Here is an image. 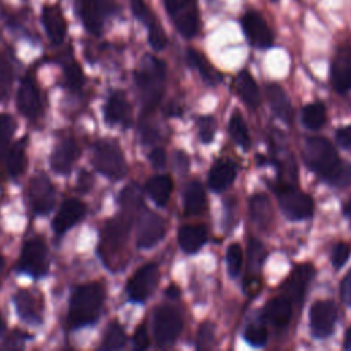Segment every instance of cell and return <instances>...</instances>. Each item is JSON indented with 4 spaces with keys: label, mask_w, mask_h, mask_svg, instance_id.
Here are the masks:
<instances>
[{
    "label": "cell",
    "mask_w": 351,
    "mask_h": 351,
    "mask_svg": "<svg viewBox=\"0 0 351 351\" xmlns=\"http://www.w3.org/2000/svg\"><path fill=\"white\" fill-rule=\"evenodd\" d=\"M165 10L178 33L192 38L200 29L199 8L196 0H163Z\"/></svg>",
    "instance_id": "7"
},
{
    "label": "cell",
    "mask_w": 351,
    "mask_h": 351,
    "mask_svg": "<svg viewBox=\"0 0 351 351\" xmlns=\"http://www.w3.org/2000/svg\"><path fill=\"white\" fill-rule=\"evenodd\" d=\"M92 163L95 169L111 180H121L128 173V165L122 149L115 140H99L93 145Z\"/></svg>",
    "instance_id": "6"
},
{
    "label": "cell",
    "mask_w": 351,
    "mask_h": 351,
    "mask_svg": "<svg viewBox=\"0 0 351 351\" xmlns=\"http://www.w3.org/2000/svg\"><path fill=\"white\" fill-rule=\"evenodd\" d=\"M140 200L141 199L138 191L134 188V185H130L126 189H123V192L119 196V202L123 206V211L118 217L108 221L103 229L100 254L106 265L111 269H115L121 255L123 254V250L128 243L132 215Z\"/></svg>",
    "instance_id": "2"
},
{
    "label": "cell",
    "mask_w": 351,
    "mask_h": 351,
    "mask_svg": "<svg viewBox=\"0 0 351 351\" xmlns=\"http://www.w3.org/2000/svg\"><path fill=\"white\" fill-rule=\"evenodd\" d=\"M350 256V245L343 243V241H339L335 244V247L332 248V252H330V262L333 265V267L336 270L341 269L344 266V263L347 262Z\"/></svg>",
    "instance_id": "45"
},
{
    "label": "cell",
    "mask_w": 351,
    "mask_h": 351,
    "mask_svg": "<svg viewBox=\"0 0 351 351\" xmlns=\"http://www.w3.org/2000/svg\"><path fill=\"white\" fill-rule=\"evenodd\" d=\"M14 303L21 319L27 324H40L43 314L41 296L29 289H21L14 295Z\"/></svg>",
    "instance_id": "20"
},
{
    "label": "cell",
    "mask_w": 351,
    "mask_h": 351,
    "mask_svg": "<svg viewBox=\"0 0 351 351\" xmlns=\"http://www.w3.org/2000/svg\"><path fill=\"white\" fill-rule=\"evenodd\" d=\"M104 302V289L97 282H89L74 288L69 307V326L78 329L97 321Z\"/></svg>",
    "instance_id": "4"
},
{
    "label": "cell",
    "mask_w": 351,
    "mask_h": 351,
    "mask_svg": "<svg viewBox=\"0 0 351 351\" xmlns=\"http://www.w3.org/2000/svg\"><path fill=\"white\" fill-rule=\"evenodd\" d=\"M336 141L343 149L351 152V125L339 128L336 130Z\"/></svg>",
    "instance_id": "48"
},
{
    "label": "cell",
    "mask_w": 351,
    "mask_h": 351,
    "mask_svg": "<svg viewBox=\"0 0 351 351\" xmlns=\"http://www.w3.org/2000/svg\"><path fill=\"white\" fill-rule=\"evenodd\" d=\"M229 136L232 137V140L241 147L243 149H248L251 145V137L248 133V128L245 125V121L243 118V115L236 110L233 111V114L229 118Z\"/></svg>",
    "instance_id": "35"
},
{
    "label": "cell",
    "mask_w": 351,
    "mask_h": 351,
    "mask_svg": "<svg viewBox=\"0 0 351 351\" xmlns=\"http://www.w3.org/2000/svg\"><path fill=\"white\" fill-rule=\"evenodd\" d=\"M310 332L315 339H326L333 333L337 307L333 300H315L308 311Z\"/></svg>",
    "instance_id": "11"
},
{
    "label": "cell",
    "mask_w": 351,
    "mask_h": 351,
    "mask_svg": "<svg viewBox=\"0 0 351 351\" xmlns=\"http://www.w3.org/2000/svg\"><path fill=\"white\" fill-rule=\"evenodd\" d=\"M343 350L351 351V325L348 326L346 336H344V341H343Z\"/></svg>",
    "instance_id": "51"
},
{
    "label": "cell",
    "mask_w": 351,
    "mask_h": 351,
    "mask_svg": "<svg viewBox=\"0 0 351 351\" xmlns=\"http://www.w3.org/2000/svg\"><path fill=\"white\" fill-rule=\"evenodd\" d=\"M29 203L38 215L48 214L55 204V188L45 174H36L27 186Z\"/></svg>",
    "instance_id": "15"
},
{
    "label": "cell",
    "mask_w": 351,
    "mask_h": 351,
    "mask_svg": "<svg viewBox=\"0 0 351 351\" xmlns=\"http://www.w3.org/2000/svg\"><path fill=\"white\" fill-rule=\"evenodd\" d=\"M26 167V138L14 144L7 155V173L11 177H18Z\"/></svg>",
    "instance_id": "37"
},
{
    "label": "cell",
    "mask_w": 351,
    "mask_h": 351,
    "mask_svg": "<svg viewBox=\"0 0 351 351\" xmlns=\"http://www.w3.org/2000/svg\"><path fill=\"white\" fill-rule=\"evenodd\" d=\"M126 344V333L122 328V325L117 321H112L103 336V350H119L123 348Z\"/></svg>",
    "instance_id": "38"
},
{
    "label": "cell",
    "mask_w": 351,
    "mask_h": 351,
    "mask_svg": "<svg viewBox=\"0 0 351 351\" xmlns=\"http://www.w3.org/2000/svg\"><path fill=\"white\" fill-rule=\"evenodd\" d=\"M104 119L110 125L128 126L132 121V108L123 92H114L104 106Z\"/></svg>",
    "instance_id": "25"
},
{
    "label": "cell",
    "mask_w": 351,
    "mask_h": 351,
    "mask_svg": "<svg viewBox=\"0 0 351 351\" xmlns=\"http://www.w3.org/2000/svg\"><path fill=\"white\" fill-rule=\"evenodd\" d=\"M41 23L52 44H60L67 32V23L58 5H44L41 10Z\"/></svg>",
    "instance_id": "23"
},
{
    "label": "cell",
    "mask_w": 351,
    "mask_h": 351,
    "mask_svg": "<svg viewBox=\"0 0 351 351\" xmlns=\"http://www.w3.org/2000/svg\"><path fill=\"white\" fill-rule=\"evenodd\" d=\"M271 1H277V0H271Z\"/></svg>",
    "instance_id": "55"
},
{
    "label": "cell",
    "mask_w": 351,
    "mask_h": 351,
    "mask_svg": "<svg viewBox=\"0 0 351 351\" xmlns=\"http://www.w3.org/2000/svg\"><path fill=\"white\" fill-rule=\"evenodd\" d=\"M197 126H199V137H200L202 143H204V144L211 143V140L215 134V129H217L215 119L210 115L200 117L197 121Z\"/></svg>",
    "instance_id": "44"
},
{
    "label": "cell",
    "mask_w": 351,
    "mask_h": 351,
    "mask_svg": "<svg viewBox=\"0 0 351 351\" xmlns=\"http://www.w3.org/2000/svg\"><path fill=\"white\" fill-rule=\"evenodd\" d=\"M159 267L155 263H145L138 267L126 284V292L133 302H145L159 281Z\"/></svg>",
    "instance_id": "10"
},
{
    "label": "cell",
    "mask_w": 351,
    "mask_h": 351,
    "mask_svg": "<svg viewBox=\"0 0 351 351\" xmlns=\"http://www.w3.org/2000/svg\"><path fill=\"white\" fill-rule=\"evenodd\" d=\"M134 78L138 88L144 112L154 111L158 107L165 92V62L154 55H145L134 73Z\"/></svg>",
    "instance_id": "3"
},
{
    "label": "cell",
    "mask_w": 351,
    "mask_h": 351,
    "mask_svg": "<svg viewBox=\"0 0 351 351\" xmlns=\"http://www.w3.org/2000/svg\"><path fill=\"white\" fill-rule=\"evenodd\" d=\"M149 162L155 169H163L166 165V154L162 148H155L149 154Z\"/></svg>",
    "instance_id": "50"
},
{
    "label": "cell",
    "mask_w": 351,
    "mask_h": 351,
    "mask_svg": "<svg viewBox=\"0 0 351 351\" xmlns=\"http://www.w3.org/2000/svg\"><path fill=\"white\" fill-rule=\"evenodd\" d=\"M64 75H66V81H67L69 86L73 89H78L84 84L82 70H81L80 64L74 60H70L66 63Z\"/></svg>",
    "instance_id": "43"
},
{
    "label": "cell",
    "mask_w": 351,
    "mask_h": 351,
    "mask_svg": "<svg viewBox=\"0 0 351 351\" xmlns=\"http://www.w3.org/2000/svg\"><path fill=\"white\" fill-rule=\"evenodd\" d=\"M48 269L49 261L45 241L41 237L26 240L16 262V270L32 277H43L47 274Z\"/></svg>",
    "instance_id": "8"
},
{
    "label": "cell",
    "mask_w": 351,
    "mask_h": 351,
    "mask_svg": "<svg viewBox=\"0 0 351 351\" xmlns=\"http://www.w3.org/2000/svg\"><path fill=\"white\" fill-rule=\"evenodd\" d=\"M85 204L78 199H67L60 206L52 221V228L56 234H63L74 226L85 215Z\"/></svg>",
    "instance_id": "22"
},
{
    "label": "cell",
    "mask_w": 351,
    "mask_h": 351,
    "mask_svg": "<svg viewBox=\"0 0 351 351\" xmlns=\"http://www.w3.org/2000/svg\"><path fill=\"white\" fill-rule=\"evenodd\" d=\"M240 22L244 36L252 47L265 49L273 45V33L261 12L255 10H248L243 14Z\"/></svg>",
    "instance_id": "12"
},
{
    "label": "cell",
    "mask_w": 351,
    "mask_h": 351,
    "mask_svg": "<svg viewBox=\"0 0 351 351\" xmlns=\"http://www.w3.org/2000/svg\"><path fill=\"white\" fill-rule=\"evenodd\" d=\"M243 339L252 347H263L267 341V329L259 322H250L243 330Z\"/></svg>",
    "instance_id": "39"
},
{
    "label": "cell",
    "mask_w": 351,
    "mask_h": 351,
    "mask_svg": "<svg viewBox=\"0 0 351 351\" xmlns=\"http://www.w3.org/2000/svg\"><path fill=\"white\" fill-rule=\"evenodd\" d=\"M214 336H215V326L210 321L203 322L199 328V332H197L196 347L199 350L210 348L214 343Z\"/></svg>",
    "instance_id": "42"
},
{
    "label": "cell",
    "mask_w": 351,
    "mask_h": 351,
    "mask_svg": "<svg viewBox=\"0 0 351 351\" xmlns=\"http://www.w3.org/2000/svg\"><path fill=\"white\" fill-rule=\"evenodd\" d=\"M182 329L180 311L169 304L158 307L154 313V337L158 346L167 347L173 344Z\"/></svg>",
    "instance_id": "9"
},
{
    "label": "cell",
    "mask_w": 351,
    "mask_h": 351,
    "mask_svg": "<svg viewBox=\"0 0 351 351\" xmlns=\"http://www.w3.org/2000/svg\"><path fill=\"white\" fill-rule=\"evenodd\" d=\"M234 89L240 100L250 108H255L261 103V92L254 77L247 71L241 70L234 80Z\"/></svg>",
    "instance_id": "30"
},
{
    "label": "cell",
    "mask_w": 351,
    "mask_h": 351,
    "mask_svg": "<svg viewBox=\"0 0 351 351\" xmlns=\"http://www.w3.org/2000/svg\"><path fill=\"white\" fill-rule=\"evenodd\" d=\"M315 274V267L311 263H300L289 273L285 281L280 285V291L292 303L302 304L304 295L308 289V284Z\"/></svg>",
    "instance_id": "14"
},
{
    "label": "cell",
    "mask_w": 351,
    "mask_h": 351,
    "mask_svg": "<svg viewBox=\"0 0 351 351\" xmlns=\"http://www.w3.org/2000/svg\"><path fill=\"white\" fill-rule=\"evenodd\" d=\"M145 191L156 206L165 207L173 192V180L165 174L154 176L147 181Z\"/></svg>",
    "instance_id": "32"
},
{
    "label": "cell",
    "mask_w": 351,
    "mask_h": 351,
    "mask_svg": "<svg viewBox=\"0 0 351 351\" xmlns=\"http://www.w3.org/2000/svg\"><path fill=\"white\" fill-rule=\"evenodd\" d=\"M11 78H12L11 66L8 60L3 56V53H0V88L7 89V86L11 82Z\"/></svg>",
    "instance_id": "46"
},
{
    "label": "cell",
    "mask_w": 351,
    "mask_h": 351,
    "mask_svg": "<svg viewBox=\"0 0 351 351\" xmlns=\"http://www.w3.org/2000/svg\"><path fill=\"white\" fill-rule=\"evenodd\" d=\"M303 159L306 166L329 186L346 188L351 185V162L343 160L328 138L307 137L303 145Z\"/></svg>",
    "instance_id": "1"
},
{
    "label": "cell",
    "mask_w": 351,
    "mask_h": 351,
    "mask_svg": "<svg viewBox=\"0 0 351 351\" xmlns=\"http://www.w3.org/2000/svg\"><path fill=\"white\" fill-rule=\"evenodd\" d=\"M78 11L85 29L92 34H100L108 14L106 0H81Z\"/></svg>",
    "instance_id": "19"
},
{
    "label": "cell",
    "mask_w": 351,
    "mask_h": 351,
    "mask_svg": "<svg viewBox=\"0 0 351 351\" xmlns=\"http://www.w3.org/2000/svg\"><path fill=\"white\" fill-rule=\"evenodd\" d=\"M265 93L273 114L282 122L291 123L293 119V110L282 88L278 84H269Z\"/></svg>",
    "instance_id": "26"
},
{
    "label": "cell",
    "mask_w": 351,
    "mask_h": 351,
    "mask_svg": "<svg viewBox=\"0 0 351 351\" xmlns=\"http://www.w3.org/2000/svg\"><path fill=\"white\" fill-rule=\"evenodd\" d=\"M14 129H15L14 119L7 114H0V160L3 159L8 148Z\"/></svg>",
    "instance_id": "41"
},
{
    "label": "cell",
    "mask_w": 351,
    "mask_h": 351,
    "mask_svg": "<svg viewBox=\"0 0 351 351\" xmlns=\"http://www.w3.org/2000/svg\"><path fill=\"white\" fill-rule=\"evenodd\" d=\"M130 8L136 19H138L145 26L151 47L155 51H162L167 44V38L160 22L156 19L152 10L144 0H130Z\"/></svg>",
    "instance_id": "17"
},
{
    "label": "cell",
    "mask_w": 351,
    "mask_h": 351,
    "mask_svg": "<svg viewBox=\"0 0 351 351\" xmlns=\"http://www.w3.org/2000/svg\"><path fill=\"white\" fill-rule=\"evenodd\" d=\"M149 346V337H148V332L145 329V326L141 324L133 336V347L136 350H145Z\"/></svg>",
    "instance_id": "47"
},
{
    "label": "cell",
    "mask_w": 351,
    "mask_h": 351,
    "mask_svg": "<svg viewBox=\"0 0 351 351\" xmlns=\"http://www.w3.org/2000/svg\"><path fill=\"white\" fill-rule=\"evenodd\" d=\"M343 214L348 218V221H350V223H351V197L344 203V206H343Z\"/></svg>",
    "instance_id": "52"
},
{
    "label": "cell",
    "mask_w": 351,
    "mask_h": 351,
    "mask_svg": "<svg viewBox=\"0 0 351 351\" xmlns=\"http://www.w3.org/2000/svg\"><path fill=\"white\" fill-rule=\"evenodd\" d=\"M326 121V108L321 101H314L303 107L302 123L308 130H318Z\"/></svg>",
    "instance_id": "36"
},
{
    "label": "cell",
    "mask_w": 351,
    "mask_h": 351,
    "mask_svg": "<svg viewBox=\"0 0 351 351\" xmlns=\"http://www.w3.org/2000/svg\"><path fill=\"white\" fill-rule=\"evenodd\" d=\"M207 241V229L204 225H184L178 229V244L186 254L197 252Z\"/></svg>",
    "instance_id": "29"
},
{
    "label": "cell",
    "mask_w": 351,
    "mask_h": 351,
    "mask_svg": "<svg viewBox=\"0 0 351 351\" xmlns=\"http://www.w3.org/2000/svg\"><path fill=\"white\" fill-rule=\"evenodd\" d=\"M206 207L204 188L199 181H191L184 192V213L185 215H199Z\"/></svg>",
    "instance_id": "33"
},
{
    "label": "cell",
    "mask_w": 351,
    "mask_h": 351,
    "mask_svg": "<svg viewBox=\"0 0 351 351\" xmlns=\"http://www.w3.org/2000/svg\"><path fill=\"white\" fill-rule=\"evenodd\" d=\"M330 82L336 92L346 93L351 90V56L339 53L330 66Z\"/></svg>",
    "instance_id": "27"
},
{
    "label": "cell",
    "mask_w": 351,
    "mask_h": 351,
    "mask_svg": "<svg viewBox=\"0 0 351 351\" xmlns=\"http://www.w3.org/2000/svg\"><path fill=\"white\" fill-rule=\"evenodd\" d=\"M292 302L285 295L271 298L263 307V318L274 328H284L292 318Z\"/></svg>",
    "instance_id": "24"
},
{
    "label": "cell",
    "mask_w": 351,
    "mask_h": 351,
    "mask_svg": "<svg viewBox=\"0 0 351 351\" xmlns=\"http://www.w3.org/2000/svg\"><path fill=\"white\" fill-rule=\"evenodd\" d=\"M186 60L191 64V67L197 70V73L202 75V78L207 84L215 85L221 80V75L218 74V71L211 66V63L207 60V58L203 53H200L199 51H196L193 48H188Z\"/></svg>",
    "instance_id": "34"
},
{
    "label": "cell",
    "mask_w": 351,
    "mask_h": 351,
    "mask_svg": "<svg viewBox=\"0 0 351 351\" xmlns=\"http://www.w3.org/2000/svg\"><path fill=\"white\" fill-rule=\"evenodd\" d=\"M266 259L265 245L258 239H250L247 247V274L244 280V291L254 296L261 288V271Z\"/></svg>",
    "instance_id": "16"
},
{
    "label": "cell",
    "mask_w": 351,
    "mask_h": 351,
    "mask_svg": "<svg viewBox=\"0 0 351 351\" xmlns=\"http://www.w3.org/2000/svg\"><path fill=\"white\" fill-rule=\"evenodd\" d=\"M271 189L282 214L289 221H302L313 215L314 203L311 196L299 191L295 185L276 181L271 184Z\"/></svg>",
    "instance_id": "5"
},
{
    "label": "cell",
    "mask_w": 351,
    "mask_h": 351,
    "mask_svg": "<svg viewBox=\"0 0 351 351\" xmlns=\"http://www.w3.org/2000/svg\"><path fill=\"white\" fill-rule=\"evenodd\" d=\"M78 156V147L73 137L62 138L53 148L49 163L55 173L66 176L71 171L73 165Z\"/></svg>",
    "instance_id": "21"
},
{
    "label": "cell",
    "mask_w": 351,
    "mask_h": 351,
    "mask_svg": "<svg viewBox=\"0 0 351 351\" xmlns=\"http://www.w3.org/2000/svg\"><path fill=\"white\" fill-rule=\"evenodd\" d=\"M4 329H5V322H4V319H3V317L0 314V335L4 332Z\"/></svg>",
    "instance_id": "54"
},
{
    "label": "cell",
    "mask_w": 351,
    "mask_h": 351,
    "mask_svg": "<svg viewBox=\"0 0 351 351\" xmlns=\"http://www.w3.org/2000/svg\"><path fill=\"white\" fill-rule=\"evenodd\" d=\"M167 295H170L171 298H177L178 296V289L176 287H170L167 291H166Z\"/></svg>",
    "instance_id": "53"
},
{
    "label": "cell",
    "mask_w": 351,
    "mask_h": 351,
    "mask_svg": "<svg viewBox=\"0 0 351 351\" xmlns=\"http://www.w3.org/2000/svg\"><path fill=\"white\" fill-rule=\"evenodd\" d=\"M16 106L19 112L30 119H34L41 112L40 89L32 75H26L16 93Z\"/></svg>",
    "instance_id": "18"
},
{
    "label": "cell",
    "mask_w": 351,
    "mask_h": 351,
    "mask_svg": "<svg viewBox=\"0 0 351 351\" xmlns=\"http://www.w3.org/2000/svg\"><path fill=\"white\" fill-rule=\"evenodd\" d=\"M226 270L230 278L239 277L243 266V250L240 244L233 243L226 250Z\"/></svg>",
    "instance_id": "40"
},
{
    "label": "cell",
    "mask_w": 351,
    "mask_h": 351,
    "mask_svg": "<svg viewBox=\"0 0 351 351\" xmlns=\"http://www.w3.org/2000/svg\"><path fill=\"white\" fill-rule=\"evenodd\" d=\"M340 296L341 300L351 307V269L347 271V274L343 277L340 282Z\"/></svg>",
    "instance_id": "49"
},
{
    "label": "cell",
    "mask_w": 351,
    "mask_h": 351,
    "mask_svg": "<svg viewBox=\"0 0 351 351\" xmlns=\"http://www.w3.org/2000/svg\"><path fill=\"white\" fill-rule=\"evenodd\" d=\"M166 230L165 219L149 210H143L137 219V234L136 244L138 248L147 250L156 245Z\"/></svg>",
    "instance_id": "13"
},
{
    "label": "cell",
    "mask_w": 351,
    "mask_h": 351,
    "mask_svg": "<svg viewBox=\"0 0 351 351\" xmlns=\"http://www.w3.org/2000/svg\"><path fill=\"white\" fill-rule=\"evenodd\" d=\"M236 178V166L230 160H218L210 169L208 186L214 192L225 191Z\"/></svg>",
    "instance_id": "31"
},
{
    "label": "cell",
    "mask_w": 351,
    "mask_h": 351,
    "mask_svg": "<svg viewBox=\"0 0 351 351\" xmlns=\"http://www.w3.org/2000/svg\"><path fill=\"white\" fill-rule=\"evenodd\" d=\"M250 217L252 222L263 230H267L274 218L273 207L269 197L263 193H255L250 199Z\"/></svg>",
    "instance_id": "28"
}]
</instances>
